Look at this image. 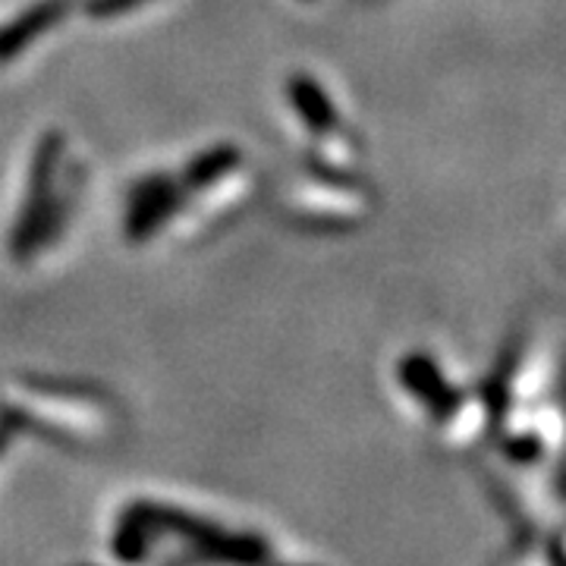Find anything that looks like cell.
Masks as SVG:
<instances>
[{
    "label": "cell",
    "instance_id": "cell-1",
    "mask_svg": "<svg viewBox=\"0 0 566 566\" xmlns=\"http://www.w3.org/2000/svg\"><path fill=\"white\" fill-rule=\"evenodd\" d=\"M397 385L453 444H475L488 431L491 375H472L441 349L419 346L400 356Z\"/></svg>",
    "mask_w": 566,
    "mask_h": 566
},
{
    "label": "cell",
    "instance_id": "cell-2",
    "mask_svg": "<svg viewBox=\"0 0 566 566\" xmlns=\"http://www.w3.org/2000/svg\"><path fill=\"white\" fill-rule=\"evenodd\" d=\"M61 13H63L61 0H51V3H41V7H35L29 17H22V20L17 22L3 39H0V61L13 57V54L22 48V41L35 39L41 29H48V25L57 20Z\"/></svg>",
    "mask_w": 566,
    "mask_h": 566
}]
</instances>
